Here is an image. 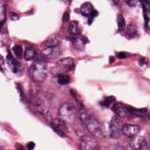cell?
Masks as SVG:
<instances>
[{"mask_svg":"<svg viewBox=\"0 0 150 150\" xmlns=\"http://www.w3.org/2000/svg\"><path fill=\"white\" fill-rule=\"evenodd\" d=\"M79 117L82 122L93 136L97 138L102 136L103 134L102 129L97 119L83 111L80 112Z\"/></svg>","mask_w":150,"mask_h":150,"instance_id":"obj_1","label":"cell"},{"mask_svg":"<svg viewBox=\"0 0 150 150\" xmlns=\"http://www.w3.org/2000/svg\"><path fill=\"white\" fill-rule=\"evenodd\" d=\"M30 76L36 82H42L48 76V70L44 63L40 61L35 62L30 68Z\"/></svg>","mask_w":150,"mask_h":150,"instance_id":"obj_2","label":"cell"},{"mask_svg":"<svg viewBox=\"0 0 150 150\" xmlns=\"http://www.w3.org/2000/svg\"><path fill=\"white\" fill-rule=\"evenodd\" d=\"M75 113V108L70 103H64L61 105L58 110V115L60 118L68 123L74 121Z\"/></svg>","mask_w":150,"mask_h":150,"instance_id":"obj_3","label":"cell"},{"mask_svg":"<svg viewBox=\"0 0 150 150\" xmlns=\"http://www.w3.org/2000/svg\"><path fill=\"white\" fill-rule=\"evenodd\" d=\"M30 107L33 111L42 115L46 120L51 122V115L45 108V105L42 100L37 98H34L30 103Z\"/></svg>","mask_w":150,"mask_h":150,"instance_id":"obj_4","label":"cell"},{"mask_svg":"<svg viewBox=\"0 0 150 150\" xmlns=\"http://www.w3.org/2000/svg\"><path fill=\"white\" fill-rule=\"evenodd\" d=\"M123 127V124L121 119L117 117H113L109 124V134L111 138H118L122 133Z\"/></svg>","mask_w":150,"mask_h":150,"instance_id":"obj_5","label":"cell"},{"mask_svg":"<svg viewBox=\"0 0 150 150\" xmlns=\"http://www.w3.org/2000/svg\"><path fill=\"white\" fill-rule=\"evenodd\" d=\"M60 55V50L57 47H46L41 52V58L43 60L50 61L57 58Z\"/></svg>","mask_w":150,"mask_h":150,"instance_id":"obj_6","label":"cell"},{"mask_svg":"<svg viewBox=\"0 0 150 150\" xmlns=\"http://www.w3.org/2000/svg\"><path fill=\"white\" fill-rule=\"evenodd\" d=\"M74 59L70 57L61 59L56 64L57 69L61 73H66L71 71L74 69Z\"/></svg>","mask_w":150,"mask_h":150,"instance_id":"obj_7","label":"cell"},{"mask_svg":"<svg viewBox=\"0 0 150 150\" xmlns=\"http://www.w3.org/2000/svg\"><path fill=\"white\" fill-rule=\"evenodd\" d=\"M131 150H148V144L146 139L142 136H135L130 141Z\"/></svg>","mask_w":150,"mask_h":150,"instance_id":"obj_8","label":"cell"},{"mask_svg":"<svg viewBox=\"0 0 150 150\" xmlns=\"http://www.w3.org/2000/svg\"><path fill=\"white\" fill-rule=\"evenodd\" d=\"M80 147L82 150H93L97 147L98 142L93 137L85 135L81 138Z\"/></svg>","mask_w":150,"mask_h":150,"instance_id":"obj_9","label":"cell"},{"mask_svg":"<svg viewBox=\"0 0 150 150\" xmlns=\"http://www.w3.org/2000/svg\"><path fill=\"white\" fill-rule=\"evenodd\" d=\"M53 129L60 135H64L68 132L66 122L61 118H55L50 122Z\"/></svg>","mask_w":150,"mask_h":150,"instance_id":"obj_10","label":"cell"},{"mask_svg":"<svg viewBox=\"0 0 150 150\" xmlns=\"http://www.w3.org/2000/svg\"><path fill=\"white\" fill-rule=\"evenodd\" d=\"M111 109L118 117L122 118L126 117L129 113L128 107L120 103L115 104Z\"/></svg>","mask_w":150,"mask_h":150,"instance_id":"obj_11","label":"cell"},{"mask_svg":"<svg viewBox=\"0 0 150 150\" xmlns=\"http://www.w3.org/2000/svg\"><path fill=\"white\" fill-rule=\"evenodd\" d=\"M139 131L138 126L133 124H127L123 128L122 133L129 137H135Z\"/></svg>","mask_w":150,"mask_h":150,"instance_id":"obj_12","label":"cell"},{"mask_svg":"<svg viewBox=\"0 0 150 150\" xmlns=\"http://www.w3.org/2000/svg\"><path fill=\"white\" fill-rule=\"evenodd\" d=\"M7 62L12 71L16 73L18 71L20 67V64L17 60L13 58L11 53H8L7 56Z\"/></svg>","mask_w":150,"mask_h":150,"instance_id":"obj_13","label":"cell"},{"mask_svg":"<svg viewBox=\"0 0 150 150\" xmlns=\"http://www.w3.org/2000/svg\"><path fill=\"white\" fill-rule=\"evenodd\" d=\"M61 37L58 34L53 35L49 36L45 42V45L46 47H57L61 42Z\"/></svg>","mask_w":150,"mask_h":150,"instance_id":"obj_14","label":"cell"},{"mask_svg":"<svg viewBox=\"0 0 150 150\" xmlns=\"http://www.w3.org/2000/svg\"><path fill=\"white\" fill-rule=\"evenodd\" d=\"M81 12L83 16L87 17H92L94 13L93 6L89 2H86L82 5L81 8Z\"/></svg>","mask_w":150,"mask_h":150,"instance_id":"obj_15","label":"cell"},{"mask_svg":"<svg viewBox=\"0 0 150 150\" xmlns=\"http://www.w3.org/2000/svg\"><path fill=\"white\" fill-rule=\"evenodd\" d=\"M68 30L69 33L73 35H77L81 33L78 23L76 21H72L70 23L68 26Z\"/></svg>","mask_w":150,"mask_h":150,"instance_id":"obj_16","label":"cell"},{"mask_svg":"<svg viewBox=\"0 0 150 150\" xmlns=\"http://www.w3.org/2000/svg\"><path fill=\"white\" fill-rule=\"evenodd\" d=\"M71 78L68 75L61 73L57 76V82L59 84L62 86L67 85L70 82Z\"/></svg>","mask_w":150,"mask_h":150,"instance_id":"obj_17","label":"cell"},{"mask_svg":"<svg viewBox=\"0 0 150 150\" xmlns=\"http://www.w3.org/2000/svg\"><path fill=\"white\" fill-rule=\"evenodd\" d=\"M36 55V53L34 49L32 48H27L25 51L24 58L26 61H31L35 59Z\"/></svg>","mask_w":150,"mask_h":150,"instance_id":"obj_18","label":"cell"},{"mask_svg":"<svg viewBox=\"0 0 150 150\" xmlns=\"http://www.w3.org/2000/svg\"><path fill=\"white\" fill-rule=\"evenodd\" d=\"M117 23L118 31L122 32L124 31L126 26V23H125V19L122 14H119L118 17Z\"/></svg>","mask_w":150,"mask_h":150,"instance_id":"obj_19","label":"cell"},{"mask_svg":"<svg viewBox=\"0 0 150 150\" xmlns=\"http://www.w3.org/2000/svg\"><path fill=\"white\" fill-rule=\"evenodd\" d=\"M128 109L129 113H132L137 116H142L145 114L147 111L146 110L144 109H134L131 107H128Z\"/></svg>","mask_w":150,"mask_h":150,"instance_id":"obj_20","label":"cell"},{"mask_svg":"<svg viewBox=\"0 0 150 150\" xmlns=\"http://www.w3.org/2000/svg\"><path fill=\"white\" fill-rule=\"evenodd\" d=\"M137 33L136 27L134 25L131 24L129 25L127 30V34L129 37H133L135 36Z\"/></svg>","mask_w":150,"mask_h":150,"instance_id":"obj_21","label":"cell"},{"mask_svg":"<svg viewBox=\"0 0 150 150\" xmlns=\"http://www.w3.org/2000/svg\"><path fill=\"white\" fill-rule=\"evenodd\" d=\"M115 101V98L114 96H111L107 97L105 100L103 102V105L106 108L110 107L111 104L114 103Z\"/></svg>","mask_w":150,"mask_h":150,"instance_id":"obj_22","label":"cell"},{"mask_svg":"<svg viewBox=\"0 0 150 150\" xmlns=\"http://www.w3.org/2000/svg\"><path fill=\"white\" fill-rule=\"evenodd\" d=\"M13 50L15 55L18 58L22 57L23 49L22 47L20 45H16L13 47Z\"/></svg>","mask_w":150,"mask_h":150,"instance_id":"obj_23","label":"cell"},{"mask_svg":"<svg viewBox=\"0 0 150 150\" xmlns=\"http://www.w3.org/2000/svg\"><path fill=\"white\" fill-rule=\"evenodd\" d=\"M35 144L33 142H30L28 143L27 145V147L29 150H32L35 148Z\"/></svg>","mask_w":150,"mask_h":150,"instance_id":"obj_24","label":"cell"},{"mask_svg":"<svg viewBox=\"0 0 150 150\" xmlns=\"http://www.w3.org/2000/svg\"><path fill=\"white\" fill-rule=\"evenodd\" d=\"M126 2L131 6H134L136 5L137 3L136 0H126Z\"/></svg>","mask_w":150,"mask_h":150,"instance_id":"obj_25","label":"cell"},{"mask_svg":"<svg viewBox=\"0 0 150 150\" xmlns=\"http://www.w3.org/2000/svg\"><path fill=\"white\" fill-rule=\"evenodd\" d=\"M10 18L12 20H17L18 19V16L16 13H10Z\"/></svg>","mask_w":150,"mask_h":150,"instance_id":"obj_26","label":"cell"},{"mask_svg":"<svg viewBox=\"0 0 150 150\" xmlns=\"http://www.w3.org/2000/svg\"><path fill=\"white\" fill-rule=\"evenodd\" d=\"M118 57L119 59H124L126 58V55L124 53L120 52L118 54Z\"/></svg>","mask_w":150,"mask_h":150,"instance_id":"obj_27","label":"cell"},{"mask_svg":"<svg viewBox=\"0 0 150 150\" xmlns=\"http://www.w3.org/2000/svg\"><path fill=\"white\" fill-rule=\"evenodd\" d=\"M145 64H146L145 59L144 58H141L139 60L140 65L143 66Z\"/></svg>","mask_w":150,"mask_h":150,"instance_id":"obj_28","label":"cell"},{"mask_svg":"<svg viewBox=\"0 0 150 150\" xmlns=\"http://www.w3.org/2000/svg\"><path fill=\"white\" fill-rule=\"evenodd\" d=\"M17 150H25V149L24 148V147L22 145L19 144H17Z\"/></svg>","mask_w":150,"mask_h":150,"instance_id":"obj_29","label":"cell"},{"mask_svg":"<svg viewBox=\"0 0 150 150\" xmlns=\"http://www.w3.org/2000/svg\"><path fill=\"white\" fill-rule=\"evenodd\" d=\"M115 59L114 58V57H111L110 58V60H109V61H110V63H112L113 62L115 61Z\"/></svg>","mask_w":150,"mask_h":150,"instance_id":"obj_30","label":"cell"},{"mask_svg":"<svg viewBox=\"0 0 150 150\" xmlns=\"http://www.w3.org/2000/svg\"><path fill=\"white\" fill-rule=\"evenodd\" d=\"M144 1L145 2L146 4H150V0H144Z\"/></svg>","mask_w":150,"mask_h":150,"instance_id":"obj_31","label":"cell"},{"mask_svg":"<svg viewBox=\"0 0 150 150\" xmlns=\"http://www.w3.org/2000/svg\"><path fill=\"white\" fill-rule=\"evenodd\" d=\"M147 118L149 119V120L150 121V114H148V115L147 116Z\"/></svg>","mask_w":150,"mask_h":150,"instance_id":"obj_32","label":"cell"},{"mask_svg":"<svg viewBox=\"0 0 150 150\" xmlns=\"http://www.w3.org/2000/svg\"><path fill=\"white\" fill-rule=\"evenodd\" d=\"M93 150H100V149L99 147H96V148H95V149Z\"/></svg>","mask_w":150,"mask_h":150,"instance_id":"obj_33","label":"cell"}]
</instances>
